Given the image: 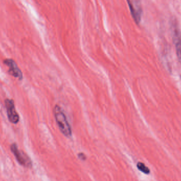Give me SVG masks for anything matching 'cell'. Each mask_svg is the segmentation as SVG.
Segmentation results:
<instances>
[{"instance_id":"obj_4","label":"cell","mask_w":181,"mask_h":181,"mask_svg":"<svg viewBox=\"0 0 181 181\" xmlns=\"http://www.w3.org/2000/svg\"><path fill=\"white\" fill-rule=\"evenodd\" d=\"M172 35L177 56L179 61L181 63V33L176 22H172Z\"/></svg>"},{"instance_id":"obj_7","label":"cell","mask_w":181,"mask_h":181,"mask_svg":"<svg viewBox=\"0 0 181 181\" xmlns=\"http://www.w3.org/2000/svg\"><path fill=\"white\" fill-rule=\"evenodd\" d=\"M137 167L138 168L139 171H140L144 174H149L150 173L149 169L143 163H138V164L137 165Z\"/></svg>"},{"instance_id":"obj_8","label":"cell","mask_w":181,"mask_h":181,"mask_svg":"<svg viewBox=\"0 0 181 181\" xmlns=\"http://www.w3.org/2000/svg\"><path fill=\"white\" fill-rule=\"evenodd\" d=\"M78 156L79 158L81 159V160H86V156L83 153H79V154H78Z\"/></svg>"},{"instance_id":"obj_6","label":"cell","mask_w":181,"mask_h":181,"mask_svg":"<svg viewBox=\"0 0 181 181\" xmlns=\"http://www.w3.org/2000/svg\"><path fill=\"white\" fill-rule=\"evenodd\" d=\"M4 64L9 68L8 72L11 75L13 76L15 78H19L20 80L22 79V73L14 60L12 59H5L4 61Z\"/></svg>"},{"instance_id":"obj_5","label":"cell","mask_w":181,"mask_h":181,"mask_svg":"<svg viewBox=\"0 0 181 181\" xmlns=\"http://www.w3.org/2000/svg\"><path fill=\"white\" fill-rule=\"evenodd\" d=\"M11 150L16 158L18 162L24 167H29L32 166L30 160L27 156L24 155L19 151L16 143H13L11 146Z\"/></svg>"},{"instance_id":"obj_3","label":"cell","mask_w":181,"mask_h":181,"mask_svg":"<svg viewBox=\"0 0 181 181\" xmlns=\"http://www.w3.org/2000/svg\"><path fill=\"white\" fill-rule=\"evenodd\" d=\"M4 102L9 120L12 123L17 124L19 122L20 117L16 110L14 101L12 99H7Z\"/></svg>"},{"instance_id":"obj_1","label":"cell","mask_w":181,"mask_h":181,"mask_svg":"<svg viewBox=\"0 0 181 181\" xmlns=\"http://www.w3.org/2000/svg\"><path fill=\"white\" fill-rule=\"evenodd\" d=\"M54 115L57 126L61 133L67 137L71 136L72 131L71 126L61 106L58 105L55 106Z\"/></svg>"},{"instance_id":"obj_2","label":"cell","mask_w":181,"mask_h":181,"mask_svg":"<svg viewBox=\"0 0 181 181\" xmlns=\"http://www.w3.org/2000/svg\"><path fill=\"white\" fill-rule=\"evenodd\" d=\"M127 1L132 17L135 22L139 24L141 21L143 13L141 0H127Z\"/></svg>"}]
</instances>
